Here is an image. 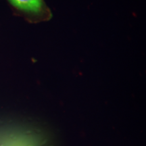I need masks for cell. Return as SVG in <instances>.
<instances>
[{
    "label": "cell",
    "mask_w": 146,
    "mask_h": 146,
    "mask_svg": "<svg viewBox=\"0 0 146 146\" xmlns=\"http://www.w3.org/2000/svg\"><path fill=\"white\" fill-rule=\"evenodd\" d=\"M14 8L35 23L50 20L52 13L44 0H8Z\"/></svg>",
    "instance_id": "obj_1"
}]
</instances>
